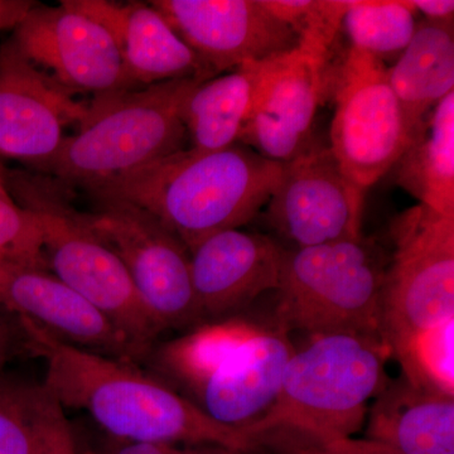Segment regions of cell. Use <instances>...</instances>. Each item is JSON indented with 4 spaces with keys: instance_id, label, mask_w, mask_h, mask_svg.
<instances>
[{
    "instance_id": "cell-1",
    "label": "cell",
    "mask_w": 454,
    "mask_h": 454,
    "mask_svg": "<svg viewBox=\"0 0 454 454\" xmlns=\"http://www.w3.org/2000/svg\"><path fill=\"white\" fill-rule=\"evenodd\" d=\"M25 349L46 364L43 382L62 409L82 411L109 437L140 443L219 444L258 452L245 428L225 426L139 364L104 356L17 318Z\"/></svg>"
},
{
    "instance_id": "cell-2",
    "label": "cell",
    "mask_w": 454,
    "mask_h": 454,
    "mask_svg": "<svg viewBox=\"0 0 454 454\" xmlns=\"http://www.w3.org/2000/svg\"><path fill=\"white\" fill-rule=\"evenodd\" d=\"M282 173L283 163L241 143L216 152L186 148L90 195L143 208L190 250L208 236L252 223Z\"/></svg>"
},
{
    "instance_id": "cell-3",
    "label": "cell",
    "mask_w": 454,
    "mask_h": 454,
    "mask_svg": "<svg viewBox=\"0 0 454 454\" xmlns=\"http://www.w3.org/2000/svg\"><path fill=\"white\" fill-rule=\"evenodd\" d=\"M309 336L294 348L273 404L245 428L260 444L278 434L321 446L348 441L387 385L393 351L381 334Z\"/></svg>"
},
{
    "instance_id": "cell-4",
    "label": "cell",
    "mask_w": 454,
    "mask_h": 454,
    "mask_svg": "<svg viewBox=\"0 0 454 454\" xmlns=\"http://www.w3.org/2000/svg\"><path fill=\"white\" fill-rule=\"evenodd\" d=\"M293 351L289 333L276 322L227 317L178 340L167 381L216 422L247 428L276 400Z\"/></svg>"
},
{
    "instance_id": "cell-5",
    "label": "cell",
    "mask_w": 454,
    "mask_h": 454,
    "mask_svg": "<svg viewBox=\"0 0 454 454\" xmlns=\"http://www.w3.org/2000/svg\"><path fill=\"white\" fill-rule=\"evenodd\" d=\"M201 82L173 80L94 95L73 137L42 172L89 193L188 148L182 107Z\"/></svg>"
},
{
    "instance_id": "cell-6",
    "label": "cell",
    "mask_w": 454,
    "mask_h": 454,
    "mask_svg": "<svg viewBox=\"0 0 454 454\" xmlns=\"http://www.w3.org/2000/svg\"><path fill=\"white\" fill-rule=\"evenodd\" d=\"M11 199L38 221L47 268L148 356L158 336L118 254L74 208L70 188L27 170L3 172ZM146 358V357H145Z\"/></svg>"
},
{
    "instance_id": "cell-7",
    "label": "cell",
    "mask_w": 454,
    "mask_h": 454,
    "mask_svg": "<svg viewBox=\"0 0 454 454\" xmlns=\"http://www.w3.org/2000/svg\"><path fill=\"white\" fill-rule=\"evenodd\" d=\"M387 262L361 238L286 249L274 322L286 333H382Z\"/></svg>"
},
{
    "instance_id": "cell-8",
    "label": "cell",
    "mask_w": 454,
    "mask_h": 454,
    "mask_svg": "<svg viewBox=\"0 0 454 454\" xmlns=\"http://www.w3.org/2000/svg\"><path fill=\"white\" fill-rule=\"evenodd\" d=\"M382 333L396 340L454 318V217L418 203L390 223Z\"/></svg>"
},
{
    "instance_id": "cell-9",
    "label": "cell",
    "mask_w": 454,
    "mask_h": 454,
    "mask_svg": "<svg viewBox=\"0 0 454 454\" xmlns=\"http://www.w3.org/2000/svg\"><path fill=\"white\" fill-rule=\"evenodd\" d=\"M330 148L346 177L369 190L395 166L411 140L387 79V65L349 47L334 68Z\"/></svg>"
},
{
    "instance_id": "cell-10",
    "label": "cell",
    "mask_w": 454,
    "mask_h": 454,
    "mask_svg": "<svg viewBox=\"0 0 454 454\" xmlns=\"http://www.w3.org/2000/svg\"><path fill=\"white\" fill-rule=\"evenodd\" d=\"M97 202L90 223L118 254L157 333L200 325L186 245L143 208Z\"/></svg>"
},
{
    "instance_id": "cell-11",
    "label": "cell",
    "mask_w": 454,
    "mask_h": 454,
    "mask_svg": "<svg viewBox=\"0 0 454 454\" xmlns=\"http://www.w3.org/2000/svg\"><path fill=\"white\" fill-rule=\"evenodd\" d=\"M334 68L331 53L303 43L260 62L241 145L278 163L289 162L315 145L317 114L333 97Z\"/></svg>"
},
{
    "instance_id": "cell-12",
    "label": "cell",
    "mask_w": 454,
    "mask_h": 454,
    "mask_svg": "<svg viewBox=\"0 0 454 454\" xmlns=\"http://www.w3.org/2000/svg\"><path fill=\"white\" fill-rule=\"evenodd\" d=\"M364 196L340 169L330 145L318 142L289 162L264 207L268 225L291 249L363 238Z\"/></svg>"
},
{
    "instance_id": "cell-13",
    "label": "cell",
    "mask_w": 454,
    "mask_h": 454,
    "mask_svg": "<svg viewBox=\"0 0 454 454\" xmlns=\"http://www.w3.org/2000/svg\"><path fill=\"white\" fill-rule=\"evenodd\" d=\"M149 4L199 57L210 79L300 44L291 27L260 0H154Z\"/></svg>"
},
{
    "instance_id": "cell-14",
    "label": "cell",
    "mask_w": 454,
    "mask_h": 454,
    "mask_svg": "<svg viewBox=\"0 0 454 454\" xmlns=\"http://www.w3.org/2000/svg\"><path fill=\"white\" fill-rule=\"evenodd\" d=\"M12 38L32 64L71 92L137 89L109 32L67 0L57 7L35 3Z\"/></svg>"
},
{
    "instance_id": "cell-15",
    "label": "cell",
    "mask_w": 454,
    "mask_h": 454,
    "mask_svg": "<svg viewBox=\"0 0 454 454\" xmlns=\"http://www.w3.org/2000/svg\"><path fill=\"white\" fill-rule=\"evenodd\" d=\"M88 106L32 64L13 38L0 46V155L43 170L65 142L64 129Z\"/></svg>"
},
{
    "instance_id": "cell-16",
    "label": "cell",
    "mask_w": 454,
    "mask_h": 454,
    "mask_svg": "<svg viewBox=\"0 0 454 454\" xmlns=\"http://www.w3.org/2000/svg\"><path fill=\"white\" fill-rule=\"evenodd\" d=\"M0 306L76 348L145 363L142 348L46 269L0 259Z\"/></svg>"
},
{
    "instance_id": "cell-17",
    "label": "cell",
    "mask_w": 454,
    "mask_h": 454,
    "mask_svg": "<svg viewBox=\"0 0 454 454\" xmlns=\"http://www.w3.org/2000/svg\"><path fill=\"white\" fill-rule=\"evenodd\" d=\"M284 252L276 239L240 229L208 236L188 250L200 324L240 315L260 295L277 291Z\"/></svg>"
},
{
    "instance_id": "cell-18",
    "label": "cell",
    "mask_w": 454,
    "mask_h": 454,
    "mask_svg": "<svg viewBox=\"0 0 454 454\" xmlns=\"http://www.w3.org/2000/svg\"><path fill=\"white\" fill-rule=\"evenodd\" d=\"M67 2L109 32L137 89L173 80H210L199 57L149 3Z\"/></svg>"
},
{
    "instance_id": "cell-19",
    "label": "cell",
    "mask_w": 454,
    "mask_h": 454,
    "mask_svg": "<svg viewBox=\"0 0 454 454\" xmlns=\"http://www.w3.org/2000/svg\"><path fill=\"white\" fill-rule=\"evenodd\" d=\"M369 441L394 454H454V397L387 384L367 411Z\"/></svg>"
},
{
    "instance_id": "cell-20",
    "label": "cell",
    "mask_w": 454,
    "mask_h": 454,
    "mask_svg": "<svg viewBox=\"0 0 454 454\" xmlns=\"http://www.w3.org/2000/svg\"><path fill=\"white\" fill-rule=\"evenodd\" d=\"M411 138L439 101L454 92L453 22L418 20L411 43L387 66Z\"/></svg>"
},
{
    "instance_id": "cell-21",
    "label": "cell",
    "mask_w": 454,
    "mask_h": 454,
    "mask_svg": "<svg viewBox=\"0 0 454 454\" xmlns=\"http://www.w3.org/2000/svg\"><path fill=\"white\" fill-rule=\"evenodd\" d=\"M391 170L420 205L454 217V92L424 118Z\"/></svg>"
},
{
    "instance_id": "cell-22",
    "label": "cell",
    "mask_w": 454,
    "mask_h": 454,
    "mask_svg": "<svg viewBox=\"0 0 454 454\" xmlns=\"http://www.w3.org/2000/svg\"><path fill=\"white\" fill-rule=\"evenodd\" d=\"M259 68L260 62H249L193 89L182 107L188 148L216 152L240 143L252 112Z\"/></svg>"
},
{
    "instance_id": "cell-23",
    "label": "cell",
    "mask_w": 454,
    "mask_h": 454,
    "mask_svg": "<svg viewBox=\"0 0 454 454\" xmlns=\"http://www.w3.org/2000/svg\"><path fill=\"white\" fill-rule=\"evenodd\" d=\"M70 433L64 409L43 382L0 376V454H52Z\"/></svg>"
},
{
    "instance_id": "cell-24",
    "label": "cell",
    "mask_w": 454,
    "mask_h": 454,
    "mask_svg": "<svg viewBox=\"0 0 454 454\" xmlns=\"http://www.w3.org/2000/svg\"><path fill=\"white\" fill-rule=\"evenodd\" d=\"M411 2H351L343 18L352 49L364 51L387 65L404 52L417 27Z\"/></svg>"
},
{
    "instance_id": "cell-25",
    "label": "cell",
    "mask_w": 454,
    "mask_h": 454,
    "mask_svg": "<svg viewBox=\"0 0 454 454\" xmlns=\"http://www.w3.org/2000/svg\"><path fill=\"white\" fill-rule=\"evenodd\" d=\"M391 351L411 385L454 397V318L403 337Z\"/></svg>"
},
{
    "instance_id": "cell-26",
    "label": "cell",
    "mask_w": 454,
    "mask_h": 454,
    "mask_svg": "<svg viewBox=\"0 0 454 454\" xmlns=\"http://www.w3.org/2000/svg\"><path fill=\"white\" fill-rule=\"evenodd\" d=\"M274 17L291 27L300 43L331 53L351 2L340 0H260Z\"/></svg>"
},
{
    "instance_id": "cell-27",
    "label": "cell",
    "mask_w": 454,
    "mask_h": 454,
    "mask_svg": "<svg viewBox=\"0 0 454 454\" xmlns=\"http://www.w3.org/2000/svg\"><path fill=\"white\" fill-rule=\"evenodd\" d=\"M0 259L46 269L38 221L12 199L0 197Z\"/></svg>"
},
{
    "instance_id": "cell-28",
    "label": "cell",
    "mask_w": 454,
    "mask_h": 454,
    "mask_svg": "<svg viewBox=\"0 0 454 454\" xmlns=\"http://www.w3.org/2000/svg\"><path fill=\"white\" fill-rule=\"evenodd\" d=\"M103 433V432H101ZM219 444L140 443L109 437L103 433L85 454H256Z\"/></svg>"
},
{
    "instance_id": "cell-29",
    "label": "cell",
    "mask_w": 454,
    "mask_h": 454,
    "mask_svg": "<svg viewBox=\"0 0 454 454\" xmlns=\"http://www.w3.org/2000/svg\"><path fill=\"white\" fill-rule=\"evenodd\" d=\"M20 346L25 348L23 333L17 317L0 306V376Z\"/></svg>"
},
{
    "instance_id": "cell-30",
    "label": "cell",
    "mask_w": 454,
    "mask_h": 454,
    "mask_svg": "<svg viewBox=\"0 0 454 454\" xmlns=\"http://www.w3.org/2000/svg\"><path fill=\"white\" fill-rule=\"evenodd\" d=\"M35 5L31 0H0V32L16 28Z\"/></svg>"
},
{
    "instance_id": "cell-31",
    "label": "cell",
    "mask_w": 454,
    "mask_h": 454,
    "mask_svg": "<svg viewBox=\"0 0 454 454\" xmlns=\"http://www.w3.org/2000/svg\"><path fill=\"white\" fill-rule=\"evenodd\" d=\"M417 14L424 20L435 22H453L454 2L452 0H417L411 2Z\"/></svg>"
},
{
    "instance_id": "cell-32",
    "label": "cell",
    "mask_w": 454,
    "mask_h": 454,
    "mask_svg": "<svg viewBox=\"0 0 454 454\" xmlns=\"http://www.w3.org/2000/svg\"><path fill=\"white\" fill-rule=\"evenodd\" d=\"M303 454H372V442L348 441L339 442V443L312 444V450Z\"/></svg>"
},
{
    "instance_id": "cell-33",
    "label": "cell",
    "mask_w": 454,
    "mask_h": 454,
    "mask_svg": "<svg viewBox=\"0 0 454 454\" xmlns=\"http://www.w3.org/2000/svg\"><path fill=\"white\" fill-rule=\"evenodd\" d=\"M52 454H79L77 452L76 443H74L73 427H71V433L59 444L55 452Z\"/></svg>"
},
{
    "instance_id": "cell-34",
    "label": "cell",
    "mask_w": 454,
    "mask_h": 454,
    "mask_svg": "<svg viewBox=\"0 0 454 454\" xmlns=\"http://www.w3.org/2000/svg\"><path fill=\"white\" fill-rule=\"evenodd\" d=\"M0 197L2 199H11L9 196L7 187H5L4 178H3V172L0 170Z\"/></svg>"
},
{
    "instance_id": "cell-35",
    "label": "cell",
    "mask_w": 454,
    "mask_h": 454,
    "mask_svg": "<svg viewBox=\"0 0 454 454\" xmlns=\"http://www.w3.org/2000/svg\"><path fill=\"white\" fill-rule=\"evenodd\" d=\"M372 454H394V453H391L390 450H387V448L379 446V444H376V443H372Z\"/></svg>"
}]
</instances>
